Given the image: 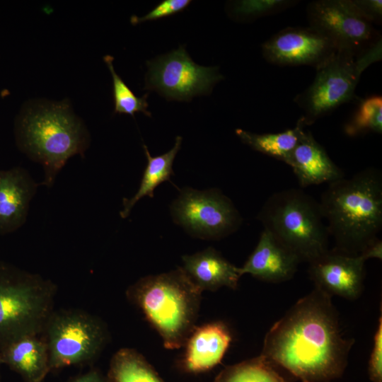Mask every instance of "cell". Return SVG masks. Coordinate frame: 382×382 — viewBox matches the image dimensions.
I'll list each match as a JSON object with an SVG mask.
<instances>
[{
	"label": "cell",
	"mask_w": 382,
	"mask_h": 382,
	"mask_svg": "<svg viewBox=\"0 0 382 382\" xmlns=\"http://www.w3.org/2000/svg\"><path fill=\"white\" fill-rule=\"evenodd\" d=\"M354 343L343 337L332 296L315 287L270 328L261 354L302 382H330L344 374Z\"/></svg>",
	"instance_id": "1"
},
{
	"label": "cell",
	"mask_w": 382,
	"mask_h": 382,
	"mask_svg": "<svg viewBox=\"0 0 382 382\" xmlns=\"http://www.w3.org/2000/svg\"><path fill=\"white\" fill-rule=\"evenodd\" d=\"M13 130L18 149L42 166L40 185L47 188L67 161L75 155L84 156L91 143L87 127L68 99L28 101L15 118Z\"/></svg>",
	"instance_id": "2"
},
{
	"label": "cell",
	"mask_w": 382,
	"mask_h": 382,
	"mask_svg": "<svg viewBox=\"0 0 382 382\" xmlns=\"http://www.w3.org/2000/svg\"><path fill=\"white\" fill-rule=\"evenodd\" d=\"M332 249L359 255L378 238L382 228V173L366 168L350 178L328 183L319 201Z\"/></svg>",
	"instance_id": "3"
},
{
	"label": "cell",
	"mask_w": 382,
	"mask_h": 382,
	"mask_svg": "<svg viewBox=\"0 0 382 382\" xmlns=\"http://www.w3.org/2000/svg\"><path fill=\"white\" fill-rule=\"evenodd\" d=\"M202 292L180 267L139 279L126 294L161 335L164 347L177 349L195 328Z\"/></svg>",
	"instance_id": "4"
},
{
	"label": "cell",
	"mask_w": 382,
	"mask_h": 382,
	"mask_svg": "<svg viewBox=\"0 0 382 382\" xmlns=\"http://www.w3.org/2000/svg\"><path fill=\"white\" fill-rule=\"evenodd\" d=\"M257 218L301 262L309 263L329 250V233L319 202L300 189L273 193Z\"/></svg>",
	"instance_id": "5"
},
{
	"label": "cell",
	"mask_w": 382,
	"mask_h": 382,
	"mask_svg": "<svg viewBox=\"0 0 382 382\" xmlns=\"http://www.w3.org/2000/svg\"><path fill=\"white\" fill-rule=\"evenodd\" d=\"M56 291L51 280L0 261V347L23 335L41 334L54 310Z\"/></svg>",
	"instance_id": "6"
},
{
	"label": "cell",
	"mask_w": 382,
	"mask_h": 382,
	"mask_svg": "<svg viewBox=\"0 0 382 382\" xmlns=\"http://www.w3.org/2000/svg\"><path fill=\"white\" fill-rule=\"evenodd\" d=\"M381 57V39L361 52L339 49L318 67L313 83L294 99L305 126L352 100L363 71Z\"/></svg>",
	"instance_id": "7"
},
{
	"label": "cell",
	"mask_w": 382,
	"mask_h": 382,
	"mask_svg": "<svg viewBox=\"0 0 382 382\" xmlns=\"http://www.w3.org/2000/svg\"><path fill=\"white\" fill-rule=\"evenodd\" d=\"M41 334L50 371L93 361L104 348L108 336L100 318L76 308L54 310Z\"/></svg>",
	"instance_id": "8"
},
{
	"label": "cell",
	"mask_w": 382,
	"mask_h": 382,
	"mask_svg": "<svg viewBox=\"0 0 382 382\" xmlns=\"http://www.w3.org/2000/svg\"><path fill=\"white\" fill-rule=\"evenodd\" d=\"M174 222L192 236L220 239L241 226L243 219L232 201L218 189L185 187L170 206Z\"/></svg>",
	"instance_id": "9"
},
{
	"label": "cell",
	"mask_w": 382,
	"mask_h": 382,
	"mask_svg": "<svg viewBox=\"0 0 382 382\" xmlns=\"http://www.w3.org/2000/svg\"><path fill=\"white\" fill-rule=\"evenodd\" d=\"M146 63L144 89L155 91L168 100L189 101L209 94L224 79L218 67L196 64L184 46Z\"/></svg>",
	"instance_id": "10"
},
{
	"label": "cell",
	"mask_w": 382,
	"mask_h": 382,
	"mask_svg": "<svg viewBox=\"0 0 382 382\" xmlns=\"http://www.w3.org/2000/svg\"><path fill=\"white\" fill-rule=\"evenodd\" d=\"M309 26L329 38L337 50L363 51L381 39L352 0H316L306 7Z\"/></svg>",
	"instance_id": "11"
},
{
	"label": "cell",
	"mask_w": 382,
	"mask_h": 382,
	"mask_svg": "<svg viewBox=\"0 0 382 382\" xmlns=\"http://www.w3.org/2000/svg\"><path fill=\"white\" fill-rule=\"evenodd\" d=\"M337 50L325 35L308 26L287 27L262 45L264 58L277 66H311L316 69Z\"/></svg>",
	"instance_id": "12"
},
{
	"label": "cell",
	"mask_w": 382,
	"mask_h": 382,
	"mask_svg": "<svg viewBox=\"0 0 382 382\" xmlns=\"http://www.w3.org/2000/svg\"><path fill=\"white\" fill-rule=\"evenodd\" d=\"M365 260L329 250L309 262L308 272L315 287L326 294L355 300L362 294Z\"/></svg>",
	"instance_id": "13"
},
{
	"label": "cell",
	"mask_w": 382,
	"mask_h": 382,
	"mask_svg": "<svg viewBox=\"0 0 382 382\" xmlns=\"http://www.w3.org/2000/svg\"><path fill=\"white\" fill-rule=\"evenodd\" d=\"M39 185L23 167L0 169L1 236L15 232L23 226Z\"/></svg>",
	"instance_id": "14"
},
{
	"label": "cell",
	"mask_w": 382,
	"mask_h": 382,
	"mask_svg": "<svg viewBox=\"0 0 382 382\" xmlns=\"http://www.w3.org/2000/svg\"><path fill=\"white\" fill-rule=\"evenodd\" d=\"M300 263L296 255L264 229L255 248L239 268L241 276L250 274L263 282L281 283L294 277Z\"/></svg>",
	"instance_id": "15"
},
{
	"label": "cell",
	"mask_w": 382,
	"mask_h": 382,
	"mask_svg": "<svg viewBox=\"0 0 382 382\" xmlns=\"http://www.w3.org/2000/svg\"><path fill=\"white\" fill-rule=\"evenodd\" d=\"M293 170L303 187L332 183L345 177L344 172L331 160L325 149L310 131H303L284 162Z\"/></svg>",
	"instance_id": "16"
},
{
	"label": "cell",
	"mask_w": 382,
	"mask_h": 382,
	"mask_svg": "<svg viewBox=\"0 0 382 382\" xmlns=\"http://www.w3.org/2000/svg\"><path fill=\"white\" fill-rule=\"evenodd\" d=\"M231 340V332L224 323L195 328L185 343V369L192 373L212 369L221 362Z\"/></svg>",
	"instance_id": "17"
},
{
	"label": "cell",
	"mask_w": 382,
	"mask_h": 382,
	"mask_svg": "<svg viewBox=\"0 0 382 382\" xmlns=\"http://www.w3.org/2000/svg\"><path fill=\"white\" fill-rule=\"evenodd\" d=\"M3 364L18 374L24 382H43L50 371L48 350L42 334L17 337L0 347Z\"/></svg>",
	"instance_id": "18"
},
{
	"label": "cell",
	"mask_w": 382,
	"mask_h": 382,
	"mask_svg": "<svg viewBox=\"0 0 382 382\" xmlns=\"http://www.w3.org/2000/svg\"><path fill=\"white\" fill-rule=\"evenodd\" d=\"M183 269L202 291H216L223 286L236 289L241 274L240 268L209 247L190 255H184Z\"/></svg>",
	"instance_id": "19"
},
{
	"label": "cell",
	"mask_w": 382,
	"mask_h": 382,
	"mask_svg": "<svg viewBox=\"0 0 382 382\" xmlns=\"http://www.w3.org/2000/svg\"><path fill=\"white\" fill-rule=\"evenodd\" d=\"M182 137H176L173 147L168 152L156 156H151L146 146H143L147 158V166L136 194L130 199H123V209L120 212L122 219L129 216L133 207L140 199L145 196L152 198L155 188L163 182L170 180V176L173 175V163L180 149Z\"/></svg>",
	"instance_id": "20"
},
{
	"label": "cell",
	"mask_w": 382,
	"mask_h": 382,
	"mask_svg": "<svg viewBox=\"0 0 382 382\" xmlns=\"http://www.w3.org/2000/svg\"><path fill=\"white\" fill-rule=\"evenodd\" d=\"M304 127L300 117L294 128L282 132L257 134L236 129V134L254 151L285 162L297 144Z\"/></svg>",
	"instance_id": "21"
},
{
	"label": "cell",
	"mask_w": 382,
	"mask_h": 382,
	"mask_svg": "<svg viewBox=\"0 0 382 382\" xmlns=\"http://www.w3.org/2000/svg\"><path fill=\"white\" fill-rule=\"evenodd\" d=\"M107 376L110 382H163L145 358L130 348L113 355Z\"/></svg>",
	"instance_id": "22"
},
{
	"label": "cell",
	"mask_w": 382,
	"mask_h": 382,
	"mask_svg": "<svg viewBox=\"0 0 382 382\" xmlns=\"http://www.w3.org/2000/svg\"><path fill=\"white\" fill-rule=\"evenodd\" d=\"M277 368L260 354L256 357L225 367L214 382H288Z\"/></svg>",
	"instance_id": "23"
},
{
	"label": "cell",
	"mask_w": 382,
	"mask_h": 382,
	"mask_svg": "<svg viewBox=\"0 0 382 382\" xmlns=\"http://www.w3.org/2000/svg\"><path fill=\"white\" fill-rule=\"evenodd\" d=\"M349 137H356L368 132H382V98L371 96L363 99L357 110L344 127Z\"/></svg>",
	"instance_id": "24"
},
{
	"label": "cell",
	"mask_w": 382,
	"mask_h": 382,
	"mask_svg": "<svg viewBox=\"0 0 382 382\" xmlns=\"http://www.w3.org/2000/svg\"><path fill=\"white\" fill-rule=\"evenodd\" d=\"M108 69L112 75L113 85V98L115 103V113L128 114L134 117L136 112H141L151 117V113L148 111L149 103L146 93L142 97H137L125 83L121 77L116 73L113 66V57L105 55L103 57Z\"/></svg>",
	"instance_id": "25"
},
{
	"label": "cell",
	"mask_w": 382,
	"mask_h": 382,
	"mask_svg": "<svg viewBox=\"0 0 382 382\" xmlns=\"http://www.w3.org/2000/svg\"><path fill=\"white\" fill-rule=\"evenodd\" d=\"M299 3L295 0H242L232 4L231 14L238 20H250L280 13Z\"/></svg>",
	"instance_id": "26"
},
{
	"label": "cell",
	"mask_w": 382,
	"mask_h": 382,
	"mask_svg": "<svg viewBox=\"0 0 382 382\" xmlns=\"http://www.w3.org/2000/svg\"><path fill=\"white\" fill-rule=\"evenodd\" d=\"M190 3L191 1L190 0H164L144 16H132L130 22L132 25H137L146 21H156L170 16L183 11Z\"/></svg>",
	"instance_id": "27"
},
{
	"label": "cell",
	"mask_w": 382,
	"mask_h": 382,
	"mask_svg": "<svg viewBox=\"0 0 382 382\" xmlns=\"http://www.w3.org/2000/svg\"><path fill=\"white\" fill-rule=\"evenodd\" d=\"M368 375L372 382H382V315L374 338V345L368 364Z\"/></svg>",
	"instance_id": "28"
},
{
	"label": "cell",
	"mask_w": 382,
	"mask_h": 382,
	"mask_svg": "<svg viewBox=\"0 0 382 382\" xmlns=\"http://www.w3.org/2000/svg\"><path fill=\"white\" fill-rule=\"evenodd\" d=\"M360 13L371 23H381L382 19L381 0H352Z\"/></svg>",
	"instance_id": "29"
},
{
	"label": "cell",
	"mask_w": 382,
	"mask_h": 382,
	"mask_svg": "<svg viewBox=\"0 0 382 382\" xmlns=\"http://www.w3.org/2000/svg\"><path fill=\"white\" fill-rule=\"evenodd\" d=\"M68 382H110L108 376H104L99 370L92 369L80 374Z\"/></svg>",
	"instance_id": "30"
},
{
	"label": "cell",
	"mask_w": 382,
	"mask_h": 382,
	"mask_svg": "<svg viewBox=\"0 0 382 382\" xmlns=\"http://www.w3.org/2000/svg\"><path fill=\"white\" fill-rule=\"evenodd\" d=\"M366 261L369 259H382V241L378 238L372 242L367 248L359 255Z\"/></svg>",
	"instance_id": "31"
},
{
	"label": "cell",
	"mask_w": 382,
	"mask_h": 382,
	"mask_svg": "<svg viewBox=\"0 0 382 382\" xmlns=\"http://www.w3.org/2000/svg\"><path fill=\"white\" fill-rule=\"evenodd\" d=\"M2 361H1V357H0V366L2 364Z\"/></svg>",
	"instance_id": "32"
}]
</instances>
